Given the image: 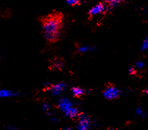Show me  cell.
I'll use <instances>...</instances> for the list:
<instances>
[{"label":"cell","instance_id":"obj_1","mask_svg":"<svg viewBox=\"0 0 148 130\" xmlns=\"http://www.w3.org/2000/svg\"><path fill=\"white\" fill-rule=\"evenodd\" d=\"M44 38L48 43H55L60 39L64 27V19L62 13H52L40 19Z\"/></svg>","mask_w":148,"mask_h":130},{"label":"cell","instance_id":"obj_2","mask_svg":"<svg viewBox=\"0 0 148 130\" xmlns=\"http://www.w3.org/2000/svg\"><path fill=\"white\" fill-rule=\"evenodd\" d=\"M60 109L62 110L68 117L71 118H79L80 112L76 107L73 106V104L70 102L68 98H62L59 102Z\"/></svg>","mask_w":148,"mask_h":130},{"label":"cell","instance_id":"obj_3","mask_svg":"<svg viewBox=\"0 0 148 130\" xmlns=\"http://www.w3.org/2000/svg\"><path fill=\"white\" fill-rule=\"evenodd\" d=\"M103 96L106 99L112 100L117 98L120 96V91L113 85H109L103 91Z\"/></svg>","mask_w":148,"mask_h":130},{"label":"cell","instance_id":"obj_4","mask_svg":"<svg viewBox=\"0 0 148 130\" xmlns=\"http://www.w3.org/2000/svg\"><path fill=\"white\" fill-rule=\"evenodd\" d=\"M106 10V6L102 2H100L98 3L97 5H95L94 7L91 8L89 11V16L90 18L93 17V16H98V15L101 14V13H103Z\"/></svg>","mask_w":148,"mask_h":130},{"label":"cell","instance_id":"obj_5","mask_svg":"<svg viewBox=\"0 0 148 130\" xmlns=\"http://www.w3.org/2000/svg\"><path fill=\"white\" fill-rule=\"evenodd\" d=\"M66 84L64 83H58V84H55V85H51L49 87V90L51 91L53 95L57 96L59 95L60 93L62 92L65 88L66 87Z\"/></svg>","mask_w":148,"mask_h":130},{"label":"cell","instance_id":"obj_6","mask_svg":"<svg viewBox=\"0 0 148 130\" xmlns=\"http://www.w3.org/2000/svg\"><path fill=\"white\" fill-rule=\"evenodd\" d=\"M90 125V119L87 116H79V124H78V129L80 130L88 129Z\"/></svg>","mask_w":148,"mask_h":130},{"label":"cell","instance_id":"obj_7","mask_svg":"<svg viewBox=\"0 0 148 130\" xmlns=\"http://www.w3.org/2000/svg\"><path fill=\"white\" fill-rule=\"evenodd\" d=\"M16 95V93L13 91L7 90V89H0V98H11Z\"/></svg>","mask_w":148,"mask_h":130},{"label":"cell","instance_id":"obj_8","mask_svg":"<svg viewBox=\"0 0 148 130\" xmlns=\"http://www.w3.org/2000/svg\"><path fill=\"white\" fill-rule=\"evenodd\" d=\"M73 93V95L76 98H81L85 94V91L84 89L81 88L79 87H74L71 90Z\"/></svg>","mask_w":148,"mask_h":130},{"label":"cell","instance_id":"obj_9","mask_svg":"<svg viewBox=\"0 0 148 130\" xmlns=\"http://www.w3.org/2000/svg\"><path fill=\"white\" fill-rule=\"evenodd\" d=\"M95 48L92 46H81L78 47V51L81 53H86L88 52L94 51Z\"/></svg>","mask_w":148,"mask_h":130},{"label":"cell","instance_id":"obj_10","mask_svg":"<svg viewBox=\"0 0 148 130\" xmlns=\"http://www.w3.org/2000/svg\"><path fill=\"white\" fill-rule=\"evenodd\" d=\"M145 67V63L142 61H137L134 65V68L136 71H140V70L144 69Z\"/></svg>","mask_w":148,"mask_h":130},{"label":"cell","instance_id":"obj_11","mask_svg":"<svg viewBox=\"0 0 148 130\" xmlns=\"http://www.w3.org/2000/svg\"><path fill=\"white\" fill-rule=\"evenodd\" d=\"M136 114L138 116H140L142 118H145L147 116L146 112L145 111V109L142 107H137L136 109Z\"/></svg>","mask_w":148,"mask_h":130},{"label":"cell","instance_id":"obj_12","mask_svg":"<svg viewBox=\"0 0 148 130\" xmlns=\"http://www.w3.org/2000/svg\"><path fill=\"white\" fill-rule=\"evenodd\" d=\"M122 0H111L109 2V9H112V8H115L116 6L121 4Z\"/></svg>","mask_w":148,"mask_h":130},{"label":"cell","instance_id":"obj_13","mask_svg":"<svg viewBox=\"0 0 148 130\" xmlns=\"http://www.w3.org/2000/svg\"><path fill=\"white\" fill-rule=\"evenodd\" d=\"M141 50L143 52L148 50V35L144 39L143 42H142V46H141Z\"/></svg>","mask_w":148,"mask_h":130},{"label":"cell","instance_id":"obj_14","mask_svg":"<svg viewBox=\"0 0 148 130\" xmlns=\"http://www.w3.org/2000/svg\"><path fill=\"white\" fill-rule=\"evenodd\" d=\"M66 2L68 5H71V6H75V5L80 4L81 0H66Z\"/></svg>","mask_w":148,"mask_h":130},{"label":"cell","instance_id":"obj_15","mask_svg":"<svg viewBox=\"0 0 148 130\" xmlns=\"http://www.w3.org/2000/svg\"><path fill=\"white\" fill-rule=\"evenodd\" d=\"M144 94L148 95V85L147 86V87L145 88V90H144Z\"/></svg>","mask_w":148,"mask_h":130},{"label":"cell","instance_id":"obj_16","mask_svg":"<svg viewBox=\"0 0 148 130\" xmlns=\"http://www.w3.org/2000/svg\"><path fill=\"white\" fill-rule=\"evenodd\" d=\"M104 1H105V2H107V3H109V2H110L111 0H104Z\"/></svg>","mask_w":148,"mask_h":130}]
</instances>
